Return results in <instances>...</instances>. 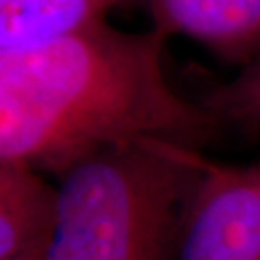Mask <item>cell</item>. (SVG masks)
I'll list each match as a JSON object with an SVG mask.
<instances>
[{
  "label": "cell",
  "mask_w": 260,
  "mask_h": 260,
  "mask_svg": "<svg viewBox=\"0 0 260 260\" xmlns=\"http://www.w3.org/2000/svg\"><path fill=\"white\" fill-rule=\"evenodd\" d=\"M166 36L103 22L20 53H0V160L63 176L107 149L155 139L200 150L220 120L173 90Z\"/></svg>",
  "instance_id": "obj_1"
},
{
  "label": "cell",
  "mask_w": 260,
  "mask_h": 260,
  "mask_svg": "<svg viewBox=\"0 0 260 260\" xmlns=\"http://www.w3.org/2000/svg\"><path fill=\"white\" fill-rule=\"evenodd\" d=\"M200 150L166 140L118 145L59 176L46 260H176Z\"/></svg>",
  "instance_id": "obj_2"
},
{
  "label": "cell",
  "mask_w": 260,
  "mask_h": 260,
  "mask_svg": "<svg viewBox=\"0 0 260 260\" xmlns=\"http://www.w3.org/2000/svg\"><path fill=\"white\" fill-rule=\"evenodd\" d=\"M176 260H260V168L201 157Z\"/></svg>",
  "instance_id": "obj_3"
},
{
  "label": "cell",
  "mask_w": 260,
  "mask_h": 260,
  "mask_svg": "<svg viewBox=\"0 0 260 260\" xmlns=\"http://www.w3.org/2000/svg\"><path fill=\"white\" fill-rule=\"evenodd\" d=\"M154 29L203 44L218 58L247 64L260 54V0H144Z\"/></svg>",
  "instance_id": "obj_4"
},
{
  "label": "cell",
  "mask_w": 260,
  "mask_h": 260,
  "mask_svg": "<svg viewBox=\"0 0 260 260\" xmlns=\"http://www.w3.org/2000/svg\"><path fill=\"white\" fill-rule=\"evenodd\" d=\"M20 160H0V258L48 245L59 213V188Z\"/></svg>",
  "instance_id": "obj_5"
},
{
  "label": "cell",
  "mask_w": 260,
  "mask_h": 260,
  "mask_svg": "<svg viewBox=\"0 0 260 260\" xmlns=\"http://www.w3.org/2000/svg\"><path fill=\"white\" fill-rule=\"evenodd\" d=\"M144 0H0V53H20L107 22Z\"/></svg>",
  "instance_id": "obj_6"
},
{
  "label": "cell",
  "mask_w": 260,
  "mask_h": 260,
  "mask_svg": "<svg viewBox=\"0 0 260 260\" xmlns=\"http://www.w3.org/2000/svg\"><path fill=\"white\" fill-rule=\"evenodd\" d=\"M203 105L220 122L260 128V54L243 64L232 81L213 90Z\"/></svg>",
  "instance_id": "obj_7"
},
{
  "label": "cell",
  "mask_w": 260,
  "mask_h": 260,
  "mask_svg": "<svg viewBox=\"0 0 260 260\" xmlns=\"http://www.w3.org/2000/svg\"><path fill=\"white\" fill-rule=\"evenodd\" d=\"M0 260H46V245L32 248V250L15 253V255H10V257H4Z\"/></svg>",
  "instance_id": "obj_8"
}]
</instances>
